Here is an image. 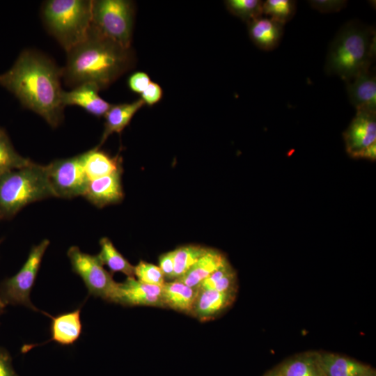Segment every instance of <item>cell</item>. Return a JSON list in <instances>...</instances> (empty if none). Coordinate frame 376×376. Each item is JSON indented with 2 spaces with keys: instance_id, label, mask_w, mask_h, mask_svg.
<instances>
[{
  "instance_id": "6da1fadb",
  "label": "cell",
  "mask_w": 376,
  "mask_h": 376,
  "mask_svg": "<svg viewBox=\"0 0 376 376\" xmlns=\"http://www.w3.org/2000/svg\"><path fill=\"white\" fill-rule=\"evenodd\" d=\"M61 77V70L51 59L36 51L26 49L9 70L0 74V86L54 128L63 119Z\"/></svg>"
},
{
  "instance_id": "7a4b0ae2",
  "label": "cell",
  "mask_w": 376,
  "mask_h": 376,
  "mask_svg": "<svg viewBox=\"0 0 376 376\" xmlns=\"http://www.w3.org/2000/svg\"><path fill=\"white\" fill-rule=\"evenodd\" d=\"M62 77L65 82L77 86L84 83L100 90L116 81L132 67L133 53L91 28L86 38L67 52Z\"/></svg>"
},
{
  "instance_id": "3957f363",
  "label": "cell",
  "mask_w": 376,
  "mask_h": 376,
  "mask_svg": "<svg viewBox=\"0 0 376 376\" xmlns=\"http://www.w3.org/2000/svg\"><path fill=\"white\" fill-rule=\"evenodd\" d=\"M375 55L373 27L357 20L346 22L331 41L327 54L324 71L345 82L369 70Z\"/></svg>"
},
{
  "instance_id": "277c9868",
  "label": "cell",
  "mask_w": 376,
  "mask_h": 376,
  "mask_svg": "<svg viewBox=\"0 0 376 376\" xmlns=\"http://www.w3.org/2000/svg\"><path fill=\"white\" fill-rule=\"evenodd\" d=\"M54 197L45 166L31 164L0 176V219L15 216L27 205Z\"/></svg>"
},
{
  "instance_id": "5b68a950",
  "label": "cell",
  "mask_w": 376,
  "mask_h": 376,
  "mask_svg": "<svg viewBox=\"0 0 376 376\" xmlns=\"http://www.w3.org/2000/svg\"><path fill=\"white\" fill-rule=\"evenodd\" d=\"M92 1L49 0L42 8L49 32L69 52L84 40L92 24Z\"/></svg>"
},
{
  "instance_id": "8992f818",
  "label": "cell",
  "mask_w": 376,
  "mask_h": 376,
  "mask_svg": "<svg viewBox=\"0 0 376 376\" xmlns=\"http://www.w3.org/2000/svg\"><path fill=\"white\" fill-rule=\"evenodd\" d=\"M92 26L125 48H131L134 6L127 0H93Z\"/></svg>"
},
{
  "instance_id": "52a82bcc",
  "label": "cell",
  "mask_w": 376,
  "mask_h": 376,
  "mask_svg": "<svg viewBox=\"0 0 376 376\" xmlns=\"http://www.w3.org/2000/svg\"><path fill=\"white\" fill-rule=\"evenodd\" d=\"M49 244L47 239L33 246L19 272L0 285V299L7 305H22L35 311L30 294L34 285L44 254Z\"/></svg>"
},
{
  "instance_id": "ba28073f",
  "label": "cell",
  "mask_w": 376,
  "mask_h": 376,
  "mask_svg": "<svg viewBox=\"0 0 376 376\" xmlns=\"http://www.w3.org/2000/svg\"><path fill=\"white\" fill-rule=\"evenodd\" d=\"M67 255L72 271L81 277L89 295L116 303L119 283L104 268L97 255L84 253L77 246L70 247Z\"/></svg>"
},
{
  "instance_id": "9c48e42d",
  "label": "cell",
  "mask_w": 376,
  "mask_h": 376,
  "mask_svg": "<svg viewBox=\"0 0 376 376\" xmlns=\"http://www.w3.org/2000/svg\"><path fill=\"white\" fill-rule=\"evenodd\" d=\"M84 154L56 159L45 165L54 197L72 198L83 196L88 180L84 167Z\"/></svg>"
},
{
  "instance_id": "30bf717a",
  "label": "cell",
  "mask_w": 376,
  "mask_h": 376,
  "mask_svg": "<svg viewBox=\"0 0 376 376\" xmlns=\"http://www.w3.org/2000/svg\"><path fill=\"white\" fill-rule=\"evenodd\" d=\"M345 150L352 157L376 142V111L357 110L343 134Z\"/></svg>"
},
{
  "instance_id": "8fae6325",
  "label": "cell",
  "mask_w": 376,
  "mask_h": 376,
  "mask_svg": "<svg viewBox=\"0 0 376 376\" xmlns=\"http://www.w3.org/2000/svg\"><path fill=\"white\" fill-rule=\"evenodd\" d=\"M116 303L129 306L164 308L162 286L147 284L134 277H127L124 282L118 284Z\"/></svg>"
},
{
  "instance_id": "7c38bea8",
  "label": "cell",
  "mask_w": 376,
  "mask_h": 376,
  "mask_svg": "<svg viewBox=\"0 0 376 376\" xmlns=\"http://www.w3.org/2000/svg\"><path fill=\"white\" fill-rule=\"evenodd\" d=\"M122 171L88 181L83 195L98 207L120 202L124 196L121 184Z\"/></svg>"
},
{
  "instance_id": "4fadbf2b",
  "label": "cell",
  "mask_w": 376,
  "mask_h": 376,
  "mask_svg": "<svg viewBox=\"0 0 376 376\" xmlns=\"http://www.w3.org/2000/svg\"><path fill=\"white\" fill-rule=\"evenodd\" d=\"M99 91L93 84H81L70 91H62L61 100L64 107L78 106L93 116L102 117L107 112L111 104L99 95Z\"/></svg>"
},
{
  "instance_id": "5bb4252c",
  "label": "cell",
  "mask_w": 376,
  "mask_h": 376,
  "mask_svg": "<svg viewBox=\"0 0 376 376\" xmlns=\"http://www.w3.org/2000/svg\"><path fill=\"white\" fill-rule=\"evenodd\" d=\"M191 316L201 322L219 316L233 303L236 292H219L211 289H198Z\"/></svg>"
},
{
  "instance_id": "9a60e30c",
  "label": "cell",
  "mask_w": 376,
  "mask_h": 376,
  "mask_svg": "<svg viewBox=\"0 0 376 376\" xmlns=\"http://www.w3.org/2000/svg\"><path fill=\"white\" fill-rule=\"evenodd\" d=\"M42 313L51 319V338L39 344L40 345L52 341L61 345H71L79 338L82 332L80 308L55 316L50 315L44 311Z\"/></svg>"
},
{
  "instance_id": "2e32d148",
  "label": "cell",
  "mask_w": 376,
  "mask_h": 376,
  "mask_svg": "<svg viewBox=\"0 0 376 376\" xmlns=\"http://www.w3.org/2000/svg\"><path fill=\"white\" fill-rule=\"evenodd\" d=\"M345 83L349 100L357 111H376V77L373 72L365 70Z\"/></svg>"
},
{
  "instance_id": "e0dca14e",
  "label": "cell",
  "mask_w": 376,
  "mask_h": 376,
  "mask_svg": "<svg viewBox=\"0 0 376 376\" xmlns=\"http://www.w3.org/2000/svg\"><path fill=\"white\" fill-rule=\"evenodd\" d=\"M247 25L249 38L259 49L271 51L279 45L284 24L262 16Z\"/></svg>"
},
{
  "instance_id": "ac0fdd59",
  "label": "cell",
  "mask_w": 376,
  "mask_h": 376,
  "mask_svg": "<svg viewBox=\"0 0 376 376\" xmlns=\"http://www.w3.org/2000/svg\"><path fill=\"white\" fill-rule=\"evenodd\" d=\"M198 291L197 288L177 280L165 282L162 286L164 306L191 315Z\"/></svg>"
},
{
  "instance_id": "d6986e66",
  "label": "cell",
  "mask_w": 376,
  "mask_h": 376,
  "mask_svg": "<svg viewBox=\"0 0 376 376\" xmlns=\"http://www.w3.org/2000/svg\"><path fill=\"white\" fill-rule=\"evenodd\" d=\"M144 104L141 98L130 103L111 104L104 116V128L97 147L100 148L111 134H120Z\"/></svg>"
},
{
  "instance_id": "ffe728a7",
  "label": "cell",
  "mask_w": 376,
  "mask_h": 376,
  "mask_svg": "<svg viewBox=\"0 0 376 376\" xmlns=\"http://www.w3.org/2000/svg\"><path fill=\"white\" fill-rule=\"evenodd\" d=\"M228 262L226 256L221 251L208 248L187 273L176 280L190 287L197 288L204 279Z\"/></svg>"
},
{
  "instance_id": "44dd1931",
  "label": "cell",
  "mask_w": 376,
  "mask_h": 376,
  "mask_svg": "<svg viewBox=\"0 0 376 376\" xmlns=\"http://www.w3.org/2000/svg\"><path fill=\"white\" fill-rule=\"evenodd\" d=\"M84 154V167L88 181L122 171L119 155L111 157L97 146Z\"/></svg>"
},
{
  "instance_id": "7402d4cb",
  "label": "cell",
  "mask_w": 376,
  "mask_h": 376,
  "mask_svg": "<svg viewBox=\"0 0 376 376\" xmlns=\"http://www.w3.org/2000/svg\"><path fill=\"white\" fill-rule=\"evenodd\" d=\"M276 368L281 376H327L318 352L297 355Z\"/></svg>"
},
{
  "instance_id": "603a6c76",
  "label": "cell",
  "mask_w": 376,
  "mask_h": 376,
  "mask_svg": "<svg viewBox=\"0 0 376 376\" xmlns=\"http://www.w3.org/2000/svg\"><path fill=\"white\" fill-rule=\"evenodd\" d=\"M327 376H358L371 369L370 366L350 358L333 353H319Z\"/></svg>"
},
{
  "instance_id": "cb8c5ba5",
  "label": "cell",
  "mask_w": 376,
  "mask_h": 376,
  "mask_svg": "<svg viewBox=\"0 0 376 376\" xmlns=\"http://www.w3.org/2000/svg\"><path fill=\"white\" fill-rule=\"evenodd\" d=\"M100 251L97 255L100 263L107 265L111 272H120L127 277H134V266L116 249L107 237L100 240Z\"/></svg>"
},
{
  "instance_id": "d4e9b609",
  "label": "cell",
  "mask_w": 376,
  "mask_h": 376,
  "mask_svg": "<svg viewBox=\"0 0 376 376\" xmlns=\"http://www.w3.org/2000/svg\"><path fill=\"white\" fill-rule=\"evenodd\" d=\"M197 288L211 289L219 292H237V274L228 262L204 279Z\"/></svg>"
},
{
  "instance_id": "484cf974",
  "label": "cell",
  "mask_w": 376,
  "mask_h": 376,
  "mask_svg": "<svg viewBox=\"0 0 376 376\" xmlns=\"http://www.w3.org/2000/svg\"><path fill=\"white\" fill-rule=\"evenodd\" d=\"M33 162L20 155L14 148L6 131L0 127V176Z\"/></svg>"
},
{
  "instance_id": "4316f807",
  "label": "cell",
  "mask_w": 376,
  "mask_h": 376,
  "mask_svg": "<svg viewBox=\"0 0 376 376\" xmlns=\"http://www.w3.org/2000/svg\"><path fill=\"white\" fill-rule=\"evenodd\" d=\"M207 249V247L201 245L187 244L173 250V280L185 274L194 264L206 253Z\"/></svg>"
},
{
  "instance_id": "83f0119b",
  "label": "cell",
  "mask_w": 376,
  "mask_h": 376,
  "mask_svg": "<svg viewBox=\"0 0 376 376\" xmlns=\"http://www.w3.org/2000/svg\"><path fill=\"white\" fill-rule=\"evenodd\" d=\"M263 1L227 0L224 1L227 10L246 24L263 16Z\"/></svg>"
},
{
  "instance_id": "f1b7e54d",
  "label": "cell",
  "mask_w": 376,
  "mask_h": 376,
  "mask_svg": "<svg viewBox=\"0 0 376 376\" xmlns=\"http://www.w3.org/2000/svg\"><path fill=\"white\" fill-rule=\"evenodd\" d=\"M297 3L292 0H266L263 3V14L285 24L295 15Z\"/></svg>"
},
{
  "instance_id": "f546056e",
  "label": "cell",
  "mask_w": 376,
  "mask_h": 376,
  "mask_svg": "<svg viewBox=\"0 0 376 376\" xmlns=\"http://www.w3.org/2000/svg\"><path fill=\"white\" fill-rule=\"evenodd\" d=\"M134 272L137 280L147 284L163 286L166 282L159 266L143 260H141L134 266Z\"/></svg>"
},
{
  "instance_id": "4dcf8cb0",
  "label": "cell",
  "mask_w": 376,
  "mask_h": 376,
  "mask_svg": "<svg viewBox=\"0 0 376 376\" xmlns=\"http://www.w3.org/2000/svg\"><path fill=\"white\" fill-rule=\"evenodd\" d=\"M308 4L322 13H336L345 7L347 1L345 0H311Z\"/></svg>"
},
{
  "instance_id": "1f68e13d",
  "label": "cell",
  "mask_w": 376,
  "mask_h": 376,
  "mask_svg": "<svg viewBox=\"0 0 376 376\" xmlns=\"http://www.w3.org/2000/svg\"><path fill=\"white\" fill-rule=\"evenodd\" d=\"M162 95V87L158 84L150 81L141 94V99L145 104L153 106L161 100Z\"/></svg>"
},
{
  "instance_id": "d6a6232c",
  "label": "cell",
  "mask_w": 376,
  "mask_h": 376,
  "mask_svg": "<svg viewBox=\"0 0 376 376\" xmlns=\"http://www.w3.org/2000/svg\"><path fill=\"white\" fill-rule=\"evenodd\" d=\"M150 81V77L147 73L136 72L130 76L127 84L132 91L141 95Z\"/></svg>"
},
{
  "instance_id": "836d02e7",
  "label": "cell",
  "mask_w": 376,
  "mask_h": 376,
  "mask_svg": "<svg viewBox=\"0 0 376 376\" xmlns=\"http://www.w3.org/2000/svg\"><path fill=\"white\" fill-rule=\"evenodd\" d=\"M159 267L162 270L165 279L173 281L174 261L173 251L162 254L159 258Z\"/></svg>"
},
{
  "instance_id": "e575fe53",
  "label": "cell",
  "mask_w": 376,
  "mask_h": 376,
  "mask_svg": "<svg viewBox=\"0 0 376 376\" xmlns=\"http://www.w3.org/2000/svg\"><path fill=\"white\" fill-rule=\"evenodd\" d=\"M0 376H17L11 364L9 354L0 349Z\"/></svg>"
},
{
  "instance_id": "d590c367",
  "label": "cell",
  "mask_w": 376,
  "mask_h": 376,
  "mask_svg": "<svg viewBox=\"0 0 376 376\" xmlns=\"http://www.w3.org/2000/svg\"><path fill=\"white\" fill-rule=\"evenodd\" d=\"M353 158L366 159L371 161L376 159V142L370 144L360 152H357Z\"/></svg>"
},
{
  "instance_id": "8d00e7d4",
  "label": "cell",
  "mask_w": 376,
  "mask_h": 376,
  "mask_svg": "<svg viewBox=\"0 0 376 376\" xmlns=\"http://www.w3.org/2000/svg\"><path fill=\"white\" fill-rule=\"evenodd\" d=\"M264 376H281V375L279 374L277 368H276L266 373Z\"/></svg>"
},
{
  "instance_id": "74e56055",
  "label": "cell",
  "mask_w": 376,
  "mask_h": 376,
  "mask_svg": "<svg viewBox=\"0 0 376 376\" xmlns=\"http://www.w3.org/2000/svg\"><path fill=\"white\" fill-rule=\"evenodd\" d=\"M358 376H375V373L373 369H371L370 370L363 373L361 375H359Z\"/></svg>"
},
{
  "instance_id": "f35d334b",
  "label": "cell",
  "mask_w": 376,
  "mask_h": 376,
  "mask_svg": "<svg viewBox=\"0 0 376 376\" xmlns=\"http://www.w3.org/2000/svg\"><path fill=\"white\" fill-rule=\"evenodd\" d=\"M6 304L0 299V315L3 312Z\"/></svg>"
},
{
  "instance_id": "ab89813d",
  "label": "cell",
  "mask_w": 376,
  "mask_h": 376,
  "mask_svg": "<svg viewBox=\"0 0 376 376\" xmlns=\"http://www.w3.org/2000/svg\"><path fill=\"white\" fill-rule=\"evenodd\" d=\"M1 242V241H0Z\"/></svg>"
}]
</instances>
